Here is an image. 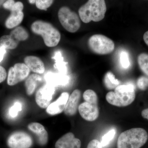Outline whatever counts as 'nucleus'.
<instances>
[{
	"label": "nucleus",
	"mask_w": 148,
	"mask_h": 148,
	"mask_svg": "<svg viewBox=\"0 0 148 148\" xmlns=\"http://www.w3.org/2000/svg\"><path fill=\"white\" fill-rule=\"evenodd\" d=\"M55 59L56 61V67L58 69L60 73L66 75L67 72L66 63L63 61V58L61 56L60 52L56 53V56L55 55Z\"/></svg>",
	"instance_id": "23"
},
{
	"label": "nucleus",
	"mask_w": 148,
	"mask_h": 148,
	"mask_svg": "<svg viewBox=\"0 0 148 148\" xmlns=\"http://www.w3.org/2000/svg\"><path fill=\"white\" fill-rule=\"evenodd\" d=\"M24 63L34 73L42 74L45 71V66L40 58L34 56H29L24 58Z\"/></svg>",
	"instance_id": "15"
},
{
	"label": "nucleus",
	"mask_w": 148,
	"mask_h": 148,
	"mask_svg": "<svg viewBox=\"0 0 148 148\" xmlns=\"http://www.w3.org/2000/svg\"><path fill=\"white\" fill-rule=\"evenodd\" d=\"M104 82L106 88L110 90L115 89L121 83L120 81L116 79L114 74L111 72L106 73L104 77Z\"/></svg>",
	"instance_id": "21"
},
{
	"label": "nucleus",
	"mask_w": 148,
	"mask_h": 148,
	"mask_svg": "<svg viewBox=\"0 0 148 148\" xmlns=\"http://www.w3.org/2000/svg\"><path fill=\"white\" fill-rule=\"evenodd\" d=\"M116 131L114 129L111 130L102 137L101 142V145L103 147H106L109 145L115 135Z\"/></svg>",
	"instance_id": "24"
},
{
	"label": "nucleus",
	"mask_w": 148,
	"mask_h": 148,
	"mask_svg": "<svg viewBox=\"0 0 148 148\" xmlns=\"http://www.w3.org/2000/svg\"><path fill=\"white\" fill-rule=\"evenodd\" d=\"M148 134L143 128H131L122 132L119 137L117 148H140L146 144Z\"/></svg>",
	"instance_id": "2"
},
{
	"label": "nucleus",
	"mask_w": 148,
	"mask_h": 148,
	"mask_svg": "<svg viewBox=\"0 0 148 148\" xmlns=\"http://www.w3.org/2000/svg\"><path fill=\"white\" fill-rule=\"evenodd\" d=\"M143 39L146 44L148 46V31L146 32L143 36Z\"/></svg>",
	"instance_id": "34"
},
{
	"label": "nucleus",
	"mask_w": 148,
	"mask_h": 148,
	"mask_svg": "<svg viewBox=\"0 0 148 148\" xmlns=\"http://www.w3.org/2000/svg\"><path fill=\"white\" fill-rule=\"evenodd\" d=\"M87 148H103V147L101 145V142L98 140L94 139L88 143Z\"/></svg>",
	"instance_id": "29"
},
{
	"label": "nucleus",
	"mask_w": 148,
	"mask_h": 148,
	"mask_svg": "<svg viewBox=\"0 0 148 148\" xmlns=\"http://www.w3.org/2000/svg\"><path fill=\"white\" fill-rule=\"evenodd\" d=\"M138 62L139 67L146 75L148 76V54L143 53L138 56Z\"/></svg>",
	"instance_id": "22"
},
{
	"label": "nucleus",
	"mask_w": 148,
	"mask_h": 148,
	"mask_svg": "<svg viewBox=\"0 0 148 148\" xmlns=\"http://www.w3.org/2000/svg\"><path fill=\"white\" fill-rule=\"evenodd\" d=\"M28 129L36 135L38 143L41 146H44L48 141V134L43 125L37 122L29 124Z\"/></svg>",
	"instance_id": "14"
},
{
	"label": "nucleus",
	"mask_w": 148,
	"mask_h": 148,
	"mask_svg": "<svg viewBox=\"0 0 148 148\" xmlns=\"http://www.w3.org/2000/svg\"><path fill=\"white\" fill-rule=\"evenodd\" d=\"M6 49L4 47L1 46L0 47V63L2 61L6 53Z\"/></svg>",
	"instance_id": "32"
},
{
	"label": "nucleus",
	"mask_w": 148,
	"mask_h": 148,
	"mask_svg": "<svg viewBox=\"0 0 148 148\" xmlns=\"http://www.w3.org/2000/svg\"><path fill=\"white\" fill-rule=\"evenodd\" d=\"M120 63L121 66L124 69L129 68L130 65L129 56L128 53L125 51H122L120 54Z\"/></svg>",
	"instance_id": "26"
},
{
	"label": "nucleus",
	"mask_w": 148,
	"mask_h": 148,
	"mask_svg": "<svg viewBox=\"0 0 148 148\" xmlns=\"http://www.w3.org/2000/svg\"><path fill=\"white\" fill-rule=\"evenodd\" d=\"M7 0H0V7L3 5L5 2Z\"/></svg>",
	"instance_id": "35"
},
{
	"label": "nucleus",
	"mask_w": 148,
	"mask_h": 148,
	"mask_svg": "<svg viewBox=\"0 0 148 148\" xmlns=\"http://www.w3.org/2000/svg\"><path fill=\"white\" fill-rule=\"evenodd\" d=\"M69 97V93L63 92L56 101L51 103L47 108V112L51 115L61 113L64 110Z\"/></svg>",
	"instance_id": "12"
},
{
	"label": "nucleus",
	"mask_w": 148,
	"mask_h": 148,
	"mask_svg": "<svg viewBox=\"0 0 148 148\" xmlns=\"http://www.w3.org/2000/svg\"><path fill=\"white\" fill-rule=\"evenodd\" d=\"M137 85L140 90H146L148 87V78L145 77H140L138 80Z\"/></svg>",
	"instance_id": "28"
},
{
	"label": "nucleus",
	"mask_w": 148,
	"mask_h": 148,
	"mask_svg": "<svg viewBox=\"0 0 148 148\" xmlns=\"http://www.w3.org/2000/svg\"><path fill=\"white\" fill-rule=\"evenodd\" d=\"M135 87L134 85L129 84L120 85L114 91L107 93L106 99L111 105L119 107H123L130 105L135 98Z\"/></svg>",
	"instance_id": "3"
},
{
	"label": "nucleus",
	"mask_w": 148,
	"mask_h": 148,
	"mask_svg": "<svg viewBox=\"0 0 148 148\" xmlns=\"http://www.w3.org/2000/svg\"><path fill=\"white\" fill-rule=\"evenodd\" d=\"M11 13L5 22V26L7 29H12L17 27L23 21L24 14L22 11L12 9Z\"/></svg>",
	"instance_id": "17"
},
{
	"label": "nucleus",
	"mask_w": 148,
	"mask_h": 148,
	"mask_svg": "<svg viewBox=\"0 0 148 148\" xmlns=\"http://www.w3.org/2000/svg\"><path fill=\"white\" fill-rule=\"evenodd\" d=\"M28 1L31 4H34L36 3V0H28Z\"/></svg>",
	"instance_id": "36"
},
{
	"label": "nucleus",
	"mask_w": 148,
	"mask_h": 148,
	"mask_svg": "<svg viewBox=\"0 0 148 148\" xmlns=\"http://www.w3.org/2000/svg\"><path fill=\"white\" fill-rule=\"evenodd\" d=\"M107 11L105 0H88L87 2L80 7L79 14L84 23L91 21L98 22L104 18Z\"/></svg>",
	"instance_id": "1"
},
{
	"label": "nucleus",
	"mask_w": 148,
	"mask_h": 148,
	"mask_svg": "<svg viewBox=\"0 0 148 148\" xmlns=\"http://www.w3.org/2000/svg\"><path fill=\"white\" fill-rule=\"evenodd\" d=\"M81 142L75 138L73 133L69 132L61 137L56 143L55 148H80Z\"/></svg>",
	"instance_id": "11"
},
{
	"label": "nucleus",
	"mask_w": 148,
	"mask_h": 148,
	"mask_svg": "<svg viewBox=\"0 0 148 148\" xmlns=\"http://www.w3.org/2000/svg\"><path fill=\"white\" fill-rule=\"evenodd\" d=\"M42 80V77L38 74H33L29 76L25 82V86L27 95H32Z\"/></svg>",
	"instance_id": "18"
},
{
	"label": "nucleus",
	"mask_w": 148,
	"mask_h": 148,
	"mask_svg": "<svg viewBox=\"0 0 148 148\" xmlns=\"http://www.w3.org/2000/svg\"><path fill=\"white\" fill-rule=\"evenodd\" d=\"M78 110L81 116L87 121H94L99 116L98 102L85 101L79 105Z\"/></svg>",
	"instance_id": "10"
},
{
	"label": "nucleus",
	"mask_w": 148,
	"mask_h": 148,
	"mask_svg": "<svg viewBox=\"0 0 148 148\" xmlns=\"http://www.w3.org/2000/svg\"><path fill=\"white\" fill-rule=\"evenodd\" d=\"M22 110V106L21 103L17 102L14 103L9 110V114L12 117H16L18 112Z\"/></svg>",
	"instance_id": "27"
},
{
	"label": "nucleus",
	"mask_w": 148,
	"mask_h": 148,
	"mask_svg": "<svg viewBox=\"0 0 148 148\" xmlns=\"http://www.w3.org/2000/svg\"><path fill=\"white\" fill-rule=\"evenodd\" d=\"M19 42L10 35H4L0 38V45L6 49H15L18 46Z\"/></svg>",
	"instance_id": "20"
},
{
	"label": "nucleus",
	"mask_w": 148,
	"mask_h": 148,
	"mask_svg": "<svg viewBox=\"0 0 148 148\" xmlns=\"http://www.w3.org/2000/svg\"><path fill=\"white\" fill-rule=\"evenodd\" d=\"M10 35L18 42L26 40L29 37L27 30L21 26L15 27L11 32Z\"/></svg>",
	"instance_id": "19"
},
{
	"label": "nucleus",
	"mask_w": 148,
	"mask_h": 148,
	"mask_svg": "<svg viewBox=\"0 0 148 148\" xmlns=\"http://www.w3.org/2000/svg\"><path fill=\"white\" fill-rule=\"evenodd\" d=\"M33 144L32 137L23 131L13 132L7 140V145L10 148H30Z\"/></svg>",
	"instance_id": "8"
},
{
	"label": "nucleus",
	"mask_w": 148,
	"mask_h": 148,
	"mask_svg": "<svg viewBox=\"0 0 148 148\" xmlns=\"http://www.w3.org/2000/svg\"><path fill=\"white\" fill-rule=\"evenodd\" d=\"M30 69L25 64L17 63L13 67L10 68L8 71L7 83L12 86L22 82L28 77Z\"/></svg>",
	"instance_id": "7"
},
{
	"label": "nucleus",
	"mask_w": 148,
	"mask_h": 148,
	"mask_svg": "<svg viewBox=\"0 0 148 148\" xmlns=\"http://www.w3.org/2000/svg\"><path fill=\"white\" fill-rule=\"evenodd\" d=\"M141 114L144 118L148 120V108L143 110L141 113Z\"/></svg>",
	"instance_id": "33"
},
{
	"label": "nucleus",
	"mask_w": 148,
	"mask_h": 148,
	"mask_svg": "<svg viewBox=\"0 0 148 148\" xmlns=\"http://www.w3.org/2000/svg\"><path fill=\"white\" fill-rule=\"evenodd\" d=\"M15 2L14 0H7L3 4V6L4 8L6 10H10L12 7Z\"/></svg>",
	"instance_id": "31"
},
{
	"label": "nucleus",
	"mask_w": 148,
	"mask_h": 148,
	"mask_svg": "<svg viewBox=\"0 0 148 148\" xmlns=\"http://www.w3.org/2000/svg\"><path fill=\"white\" fill-rule=\"evenodd\" d=\"M47 83L55 86H65L69 83V77L66 75L49 72L45 77Z\"/></svg>",
	"instance_id": "16"
},
{
	"label": "nucleus",
	"mask_w": 148,
	"mask_h": 148,
	"mask_svg": "<svg viewBox=\"0 0 148 148\" xmlns=\"http://www.w3.org/2000/svg\"><path fill=\"white\" fill-rule=\"evenodd\" d=\"M58 19L62 27L70 33H75L81 26L80 18L75 12L67 6H63L58 11Z\"/></svg>",
	"instance_id": "6"
},
{
	"label": "nucleus",
	"mask_w": 148,
	"mask_h": 148,
	"mask_svg": "<svg viewBox=\"0 0 148 148\" xmlns=\"http://www.w3.org/2000/svg\"><path fill=\"white\" fill-rule=\"evenodd\" d=\"M81 95V91L78 89H76L69 96L64 110L66 115L73 116L76 113Z\"/></svg>",
	"instance_id": "13"
},
{
	"label": "nucleus",
	"mask_w": 148,
	"mask_h": 148,
	"mask_svg": "<svg viewBox=\"0 0 148 148\" xmlns=\"http://www.w3.org/2000/svg\"><path fill=\"white\" fill-rule=\"evenodd\" d=\"M7 72L5 69L0 66V83L4 81L6 78Z\"/></svg>",
	"instance_id": "30"
},
{
	"label": "nucleus",
	"mask_w": 148,
	"mask_h": 148,
	"mask_svg": "<svg viewBox=\"0 0 148 148\" xmlns=\"http://www.w3.org/2000/svg\"><path fill=\"white\" fill-rule=\"evenodd\" d=\"M88 47L96 54L106 55L112 52L114 49L113 41L104 35H92L88 40Z\"/></svg>",
	"instance_id": "5"
},
{
	"label": "nucleus",
	"mask_w": 148,
	"mask_h": 148,
	"mask_svg": "<svg viewBox=\"0 0 148 148\" xmlns=\"http://www.w3.org/2000/svg\"><path fill=\"white\" fill-rule=\"evenodd\" d=\"M55 91V87L47 83L40 88L36 95L37 105L42 108H47L50 104Z\"/></svg>",
	"instance_id": "9"
},
{
	"label": "nucleus",
	"mask_w": 148,
	"mask_h": 148,
	"mask_svg": "<svg viewBox=\"0 0 148 148\" xmlns=\"http://www.w3.org/2000/svg\"><path fill=\"white\" fill-rule=\"evenodd\" d=\"M31 29L34 34L41 36L48 47H54L60 42L61 38L60 32L50 23L37 20L32 23Z\"/></svg>",
	"instance_id": "4"
},
{
	"label": "nucleus",
	"mask_w": 148,
	"mask_h": 148,
	"mask_svg": "<svg viewBox=\"0 0 148 148\" xmlns=\"http://www.w3.org/2000/svg\"><path fill=\"white\" fill-rule=\"evenodd\" d=\"M54 0H36V6L40 10H47L52 5Z\"/></svg>",
	"instance_id": "25"
}]
</instances>
